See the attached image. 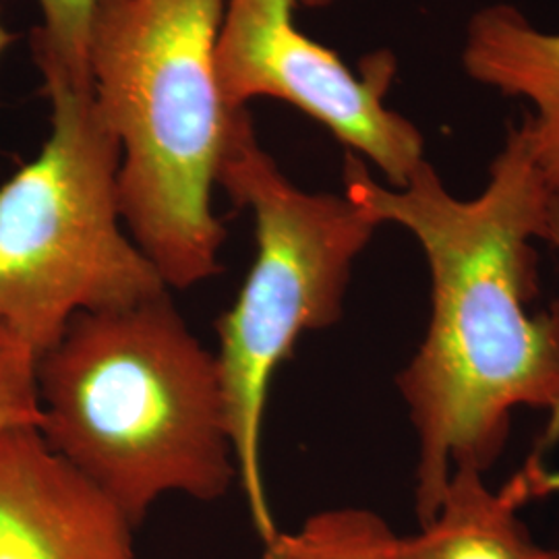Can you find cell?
Returning <instances> with one entry per match:
<instances>
[{"mask_svg":"<svg viewBox=\"0 0 559 559\" xmlns=\"http://www.w3.org/2000/svg\"><path fill=\"white\" fill-rule=\"evenodd\" d=\"M344 195L371 218L399 224L420 245L431 278V318L396 376L419 440L415 508L438 514L452 468L487 473L503 452L512 413L559 404V300L539 297V260L556 193L543 179L524 122L512 124L479 195L456 198L431 162L406 185L373 179L355 154Z\"/></svg>","mask_w":559,"mask_h":559,"instance_id":"6da1fadb","label":"cell"},{"mask_svg":"<svg viewBox=\"0 0 559 559\" xmlns=\"http://www.w3.org/2000/svg\"><path fill=\"white\" fill-rule=\"evenodd\" d=\"M46 443L140 528L164 496L212 503L239 483L216 353L170 290L81 313L36 359Z\"/></svg>","mask_w":559,"mask_h":559,"instance_id":"7a4b0ae2","label":"cell"},{"mask_svg":"<svg viewBox=\"0 0 559 559\" xmlns=\"http://www.w3.org/2000/svg\"><path fill=\"white\" fill-rule=\"evenodd\" d=\"M224 4L98 0L90 25V80L120 145V216L168 290L221 272L214 189L245 110L226 106L216 73Z\"/></svg>","mask_w":559,"mask_h":559,"instance_id":"3957f363","label":"cell"},{"mask_svg":"<svg viewBox=\"0 0 559 559\" xmlns=\"http://www.w3.org/2000/svg\"><path fill=\"white\" fill-rule=\"evenodd\" d=\"M218 187L251 214L255 233L253 263L216 321V360L237 485L260 539L267 540L278 533L261 459L270 385L302 334L342 320L355 261L381 224L346 195L297 187L261 147L247 108L233 129Z\"/></svg>","mask_w":559,"mask_h":559,"instance_id":"277c9868","label":"cell"},{"mask_svg":"<svg viewBox=\"0 0 559 559\" xmlns=\"http://www.w3.org/2000/svg\"><path fill=\"white\" fill-rule=\"evenodd\" d=\"M50 135L0 185V328L36 357L81 313L168 290L120 216L117 135L92 81L44 73Z\"/></svg>","mask_w":559,"mask_h":559,"instance_id":"5b68a950","label":"cell"},{"mask_svg":"<svg viewBox=\"0 0 559 559\" xmlns=\"http://www.w3.org/2000/svg\"><path fill=\"white\" fill-rule=\"evenodd\" d=\"M299 0H226L216 41V73L228 108L253 98L295 106L373 164L390 187L406 185L425 158L415 122L385 106L396 75L390 52H376L355 73L334 50L295 23Z\"/></svg>","mask_w":559,"mask_h":559,"instance_id":"8992f818","label":"cell"},{"mask_svg":"<svg viewBox=\"0 0 559 559\" xmlns=\"http://www.w3.org/2000/svg\"><path fill=\"white\" fill-rule=\"evenodd\" d=\"M135 531L36 425L0 431V559H138Z\"/></svg>","mask_w":559,"mask_h":559,"instance_id":"52a82bcc","label":"cell"},{"mask_svg":"<svg viewBox=\"0 0 559 559\" xmlns=\"http://www.w3.org/2000/svg\"><path fill=\"white\" fill-rule=\"evenodd\" d=\"M559 473L528 459L498 491L471 464L452 468L433 519L413 537H400L396 559H559V549L531 537L520 510L528 501L558 493Z\"/></svg>","mask_w":559,"mask_h":559,"instance_id":"ba28073f","label":"cell"},{"mask_svg":"<svg viewBox=\"0 0 559 559\" xmlns=\"http://www.w3.org/2000/svg\"><path fill=\"white\" fill-rule=\"evenodd\" d=\"M460 60L475 83L531 104L522 122L543 179L559 195V32L496 2L468 21Z\"/></svg>","mask_w":559,"mask_h":559,"instance_id":"9c48e42d","label":"cell"},{"mask_svg":"<svg viewBox=\"0 0 559 559\" xmlns=\"http://www.w3.org/2000/svg\"><path fill=\"white\" fill-rule=\"evenodd\" d=\"M400 537L378 512L332 508L305 520L297 531L263 540L258 559H396Z\"/></svg>","mask_w":559,"mask_h":559,"instance_id":"30bf717a","label":"cell"},{"mask_svg":"<svg viewBox=\"0 0 559 559\" xmlns=\"http://www.w3.org/2000/svg\"><path fill=\"white\" fill-rule=\"evenodd\" d=\"M41 25L32 34V55L44 73L90 80L87 40L98 0H38Z\"/></svg>","mask_w":559,"mask_h":559,"instance_id":"8fae6325","label":"cell"},{"mask_svg":"<svg viewBox=\"0 0 559 559\" xmlns=\"http://www.w3.org/2000/svg\"><path fill=\"white\" fill-rule=\"evenodd\" d=\"M36 353L0 328V431L13 425H40Z\"/></svg>","mask_w":559,"mask_h":559,"instance_id":"7c38bea8","label":"cell"},{"mask_svg":"<svg viewBox=\"0 0 559 559\" xmlns=\"http://www.w3.org/2000/svg\"><path fill=\"white\" fill-rule=\"evenodd\" d=\"M543 240H547L551 247H556L559 251V195L554 198L551 203V212H549V221ZM556 443H559V404L549 413L547 425L540 431L539 441L535 445V452L531 454V459L543 460L545 452H549Z\"/></svg>","mask_w":559,"mask_h":559,"instance_id":"4fadbf2b","label":"cell"},{"mask_svg":"<svg viewBox=\"0 0 559 559\" xmlns=\"http://www.w3.org/2000/svg\"><path fill=\"white\" fill-rule=\"evenodd\" d=\"M15 41V36L2 25V21H0V57L11 48V44Z\"/></svg>","mask_w":559,"mask_h":559,"instance_id":"5bb4252c","label":"cell"},{"mask_svg":"<svg viewBox=\"0 0 559 559\" xmlns=\"http://www.w3.org/2000/svg\"><path fill=\"white\" fill-rule=\"evenodd\" d=\"M299 2L307 4V7H323V4H330L334 0H299Z\"/></svg>","mask_w":559,"mask_h":559,"instance_id":"9a60e30c","label":"cell"}]
</instances>
